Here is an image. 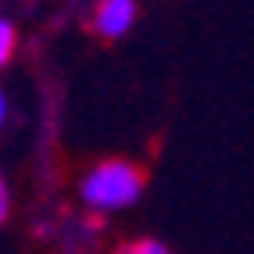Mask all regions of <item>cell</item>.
I'll use <instances>...</instances> for the list:
<instances>
[{"instance_id":"5b68a950","label":"cell","mask_w":254,"mask_h":254,"mask_svg":"<svg viewBox=\"0 0 254 254\" xmlns=\"http://www.w3.org/2000/svg\"><path fill=\"white\" fill-rule=\"evenodd\" d=\"M11 215V193H7V183H4V176H0V222Z\"/></svg>"},{"instance_id":"7a4b0ae2","label":"cell","mask_w":254,"mask_h":254,"mask_svg":"<svg viewBox=\"0 0 254 254\" xmlns=\"http://www.w3.org/2000/svg\"><path fill=\"white\" fill-rule=\"evenodd\" d=\"M136 0H97L93 7V32L100 40H122L136 25Z\"/></svg>"},{"instance_id":"3957f363","label":"cell","mask_w":254,"mask_h":254,"mask_svg":"<svg viewBox=\"0 0 254 254\" xmlns=\"http://www.w3.org/2000/svg\"><path fill=\"white\" fill-rule=\"evenodd\" d=\"M14 50H18V29H14L11 18L0 14V68H7V64H11Z\"/></svg>"},{"instance_id":"6da1fadb","label":"cell","mask_w":254,"mask_h":254,"mask_svg":"<svg viewBox=\"0 0 254 254\" xmlns=\"http://www.w3.org/2000/svg\"><path fill=\"white\" fill-rule=\"evenodd\" d=\"M143 168L136 161L126 158H108L93 165L86 176L79 179V197L90 211L111 215V211H126L140 200L143 193Z\"/></svg>"},{"instance_id":"277c9868","label":"cell","mask_w":254,"mask_h":254,"mask_svg":"<svg viewBox=\"0 0 254 254\" xmlns=\"http://www.w3.org/2000/svg\"><path fill=\"white\" fill-rule=\"evenodd\" d=\"M118 254H168V247L165 244H158V240H132V244H126Z\"/></svg>"},{"instance_id":"8992f818","label":"cell","mask_w":254,"mask_h":254,"mask_svg":"<svg viewBox=\"0 0 254 254\" xmlns=\"http://www.w3.org/2000/svg\"><path fill=\"white\" fill-rule=\"evenodd\" d=\"M4 122H7V97L0 90V129H4Z\"/></svg>"}]
</instances>
